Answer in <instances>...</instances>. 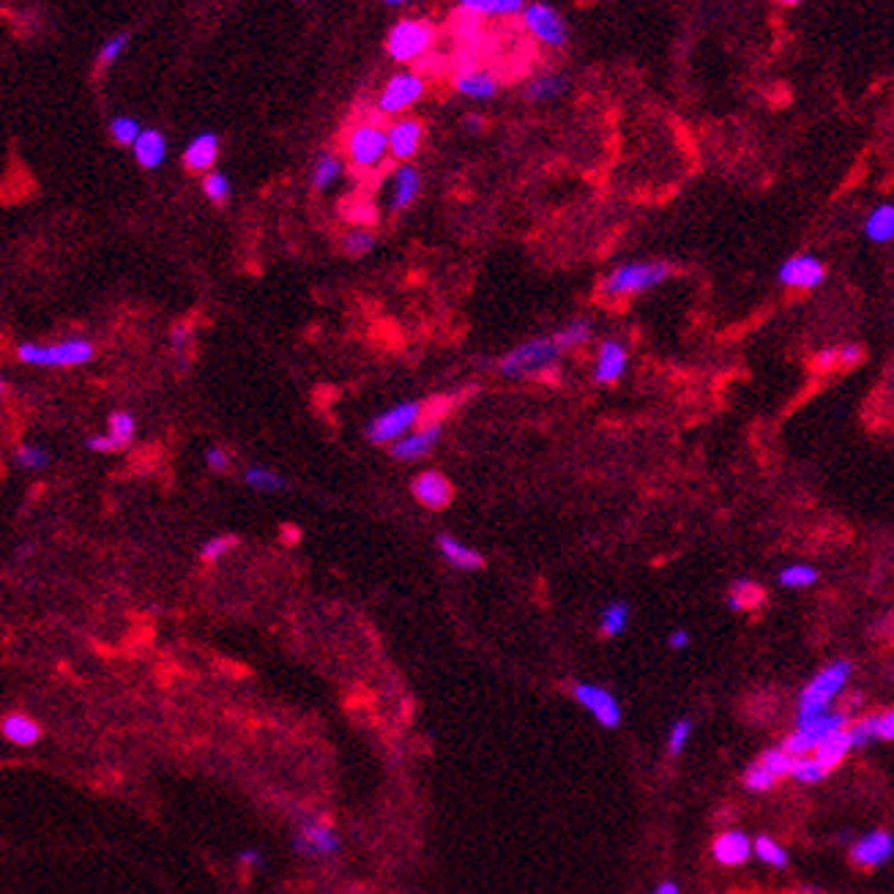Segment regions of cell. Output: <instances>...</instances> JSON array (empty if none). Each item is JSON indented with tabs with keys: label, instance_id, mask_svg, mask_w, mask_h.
I'll list each match as a JSON object with an SVG mask.
<instances>
[{
	"label": "cell",
	"instance_id": "32",
	"mask_svg": "<svg viewBox=\"0 0 894 894\" xmlns=\"http://www.w3.org/2000/svg\"><path fill=\"white\" fill-rule=\"evenodd\" d=\"M550 340L555 342V348L561 350H577V348H586L588 342L594 340V320L591 318H575L569 320L566 326L555 331Z\"/></svg>",
	"mask_w": 894,
	"mask_h": 894
},
{
	"label": "cell",
	"instance_id": "5",
	"mask_svg": "<svg viewBox=\"0 0 894 894\" xmlns=\"http://www.w3.org/2000/svg\"><path fill=\"white\" fill-rule=\"evenodd\" d=\"M93 356H96L93 342L83 340V337L52 342V345L22 342L20 348H17V359H20L22 364H31V367H52V370H61V367H83V364L93 361Z\"/></svg>",
	"mask_w": 894,
	"mask_h": 894
},
{
	"label": "cell",
	"instance_id": "29",
	"mask_svg": "<svg viewBox=\"0 0 894 894\" xmlns=\"http://www.w3.org/2000/svg\"><path fill=\"white\" fill-rule=\"evenodd\" d=\"M525 9L523 0H463L460 11L471 17L484 20H506V17H520Z\"/></svg>",
	"mask_w": 894,
	"mask_h": 894
},
{
	"label": "cell",
	"instance_id": "34",
	"mask_svg": "<svg viewBox=\"0 0 894 894\" xmlns=\"http://www.w3.org/2000/svg\"><path fill=\"white\" fill-rule=\"evenodd\" d=\"M629 616H632V607H629L624 599L610 602V605H605V610H602V616H599V632H602L605 638H616L621 632H627Z\"/></svg>",
	"mask_w": 894,
	"mask_h": 894
},
{
	"label": "cell",
	"instance_id": "4",
	"mask_svg": "<svg viewBox=\"0 0 894 894\" xmlns=\"http://www.w3.org/2000/svg\"><path fill=\"white\" fill-rule=\"evenodd\" d=\"M432 44H435V28L430 20L422 17H402L386 33V52L391 61L402 66L422 61L432 50Z\"/></svg>",
	"mask_w": 894,
	"mask_h": 894
},
{
	"label": "cell",
	"instance_id": "37",
	"mask_svg": "<svg viewBox=\"0 0 894 894\" xmlns=\"http://www.w3.org/2000/svg\"><path fill=\"white\" fill-rule=\"evenodd\" d=\"M375 247H378V236L372 230H367V227H356V230H348L342 236V252L350 257L370 255Z\"/></svg>",
	"mask_w": 894,
	"mask_h": 894
},
{
	"label": "cell",
	"instance_id": "58",
	"mask_svg": "<svg viewBox=\"0 0 894 894\" xmlns=\"http://www.w3.org/2000/svg\"><path fill=\"white\" fill-rule=\"evenodd\" d=\"M6 394V381H3V375H0V397Z\"/></svg>",
	"mask_w": 894,
	"mask_h": 894
},
{
	"label": "cell",
	"instance_id": "55",
	"mask_svg": "<svg viewBox=\"0 0 894 894\" xmlns=\"http://www.w3.org/2000/svg\"><path fill=\"white\" fill-rule=\"evenodd\" d=\"M668 646L673 648V651H684V648L689 646L687 629H673V632L668 635Z\"/></svg>",
	"mask_w": 894,
	"mask_h": 894
},
{
	"label": "cell",
	"instance_id": "15",
	"mask_svg": "<svg viewBox=\"0 0 894 894\" xmlns=\"http://www.w3.org/2000/svg\"><path fill=\"white\" fill-rule=\"evenodd\" d=\"M422 170L408 162V165H397L394 173L386 181V211L389 214H402L422 197Z\"/></svg>",
	"mask_w": 894,
	"mask_h": 894
},
{
	"label": "cell",
	"instance_id": "47",
	"mask_svg": "<svg viewBox=\"0 0 894 894\" xmlns=\"http://www.w3.org/2000/svg\"><path fill=\"white\" fill-rule=\"evenodd\" d=\"M233 547H236V539H233V536H225V534L211 536L206 545L200 547V558H203V561H208V564H214V561H219L222 555L230 553Z\"/></svg>",
	"mask_w": 894,
	"mask_h": 894
},
{
	"label": "cell",
	"instance_id": "40",
	"mask_svg": "<svg viewBox=\"0 0 894 894\" xmlns=\"http://www.w3.org/2000/svg\"><path fill=\"white\" fill-rule=\"evenodd\" d=\"M134 432H137V422H134L132 413L115 411L113 416H110L107 435H110V441H113L118 449H124V446H129V443H132Z\"/></svg>",
	"mask_w": 894,
	"mask_h": 894
},
{
	"label": "cell",
	"instance_id": "13",
	"mask_svg": "<svg viewBox=\"0 0 894 894\" xmlns=\"http://www.w3.org/2000/svg\"><path fill=\"white\" fill-rule=\"evenodd\" d=\"M826 277H829V268L812 252L791 255L777 268V282L788 290H818L826 282Z\"/></svg>",
	"mask_w": 894,
	"mask_h": 894
},
{
	"label": "cell",
	"instance_id": "23",
	"mask_svg": "<svg viewBox=\"0 0 894 894\" xmlns=\"http://www.w3.org/2000/svg\"><path fill=\"white\" fill-rule=\"evenodd\" d=\"M711 856H714V862L722 864V867H739V864L750 862L752 840L744 832H739V829L725 832L714 840V845H711Z\"/></svg>",
	"mask_w": 894,
	"mask_h": 894
},
{
	"label": "cell",
	"instance_id": "42",
	"mask_svg": "<svg viewBox=\"0 0 894 894\" xmlns=\"http://www.w3.org/2000/svg\"><path fill=\"white\" fill-rule=\"evenodd\" d=\"M230 192H233L230 175L222 173V170H211V173H206V178H203V195H206L211 203L222 206L227 197H230Z\"/></svg>",
	"mask_w": 894,
	"mask_h": 894
},
{
	"label": "cell",
	"instance_id": "11",
	"mask_svg": "<svg viewBox=\"0 0 894 894\" xmlns=\"http://www.w3.org/2000/svg\"><path fill=\"white\" fill-rule=\"evenodd\" d=\"M342 848V840L337 829L331 826L329 821H320V818H307V821L298 823L296 834H293V851L304 859H329Z\"/></svg>",
	"mask_w": 894,
	"mask_h": 894
},
{
	"label": "cell",
	"instance_id": "27",
	"mask_svg": "<svg viewBox=\"0 0 894 894\" xmlns=\"http://www.w3.org/2000/svg\"><path fill=\"white\" fill-rule=\"evenodd\" d=\"M435 542H438V550H441L446 564L457 566V569H463V572H476V569H482L484 566V555L479 553V550H473L471 545L460 542L457 536L438 534Z\"/></svg>",
	"mask_w": 894,
	"mask_h": 894
},
{
	"label": "cell",
	"instance_id": "39",
	"mask_svg": "<svg viewBox=\"0 0 894 894\" xmlns=\"http://www.w3.org/2000/svg\"><path fill=\"white\" fill-rule=\"evenodd\" d=\"M14 463L20 465L22 471H44L50 465V452L36 443H20L14 452Z\"/></svg>",
	"mask_w": 894,
	"mask_h": 894
},
{
	"label": "cell",
	"instance_id": "18",
	"mask_svg": "<svg viewBox=\"0 0 894 894\" xmlns=\"http://www.w3.org/2000/svg\"><path fill=\"white\" fill-rule=\"evenodd\" d=\"M575 700L583 706L586 711H591V717H594L602 728H618L621 725V706H618V700L613 692H607V689L596 687V684H575Z\"/></svg>",
	"mask_w": 894,
	"mask_h": 894
},
{
	"label": "cell",
	"instance_id": "44",
	"mask_svg": "<svg viewBox=\"0 0 894 894\" xmlns=\"http://www.w3.org/2000/svg\"><path fill=\"white\" fill-rule=\"evenodd\" d=\"M140 129H143V126L137 124V118H132V115H118V118L110 121V134H113V140L118 145H126V148H132Z\"/></svg>",
	"mask_w": 894,
	"mask_h": 894
},
{
	"label": "cell",
	"instance_id": "6",
	"mask_svg": "<svg viewBox=\"0 0 894 894\" xmlns=\"http://www.w3.org/2000/svg\"><path fill=\"white\" fill-rule=\"evenodd\" d=\"M424 411H427L424 400L397 402V405H391L378 416H372L370 424L364 427V438L372 446H391V443L400 441L402 435H408L422 424Z\"/></svg>",
	"mask_w": 894,
	"mask_h": 894
},
{
	"label": "cell",
	"instance_id": "2",
	"mask_svg": "<svg viewBox=\"0 0 894 894\" xmlns=\"http://www.w3.org/2000/svg\"><path fill=\"white\" fill-rule=\"evenodd\" d=\"M558 361H561V350L555 348V342L550 337H536L504 353L498 361V372L509 381H525L550 372L558 367Z\"/></svg>",
	"mask_w": 894,
	"mask_h": 894
},
{
	"label": "cell",
	"instance_id": "3",
	"mask_svg": "<svg viewBox=\"0 0 894 894\" xmlns=\"http://www.w3.org/2000/svg\"><path fill=\"white\" fill-rule=\"evenodd\" d=\"M853 673L851 659H840L832 662L829 668H823L815 679L804 687L802 698H799V711H796V725L807 722L812 717H821L826 711H832V700L843 692L845 681Z\"/></svg>",
	"mask_w": 894,
	"mask_h": 894
},
{
	"label": "cell",
	"instance_id": "28",
	"mask_svg": "<svg viewBox=\"0 0 894 894\" xmlns=\"http://www.w3.org/2000/svg\"><path fill=\"white\" fill-rule=\"evenodd\" d=\"M0 733L14 747H33V744H39V739H42L39 722L28 717V714H9V717H3Z\"/></svg>",
	"mask_w": 894,
	"mask_h": 894
},
{
	"label": "cell",
	"instance_id": "22",
	"mask_svg": "<svg viewBox=\"0 0 894 894\" xmlns=\"http://www.w3.org/2000/svg\"><path fill=\"white\" fill-rule=\"evenodd\" d=\"M848 730V736H851V744L853 750H859L864 744H870V741H892L894 739V711L886 709V711H875V714H867L862 717L859 722H853Z\"/></svg>",
	"mask_w": 894,
	"mask_h": 894
},
{
	"label": "cell",
	"instance_id": "1",
	"mask_svg": "<svg viewBox=\"0 0 894 894\" xmlns=\"http://www.w3.org/2000/svg\"><path fill=\"white\" fill-rule=\"evenodd\" d=\"M673 268L665 260H629L621 266L610 268L602 279V296L605 298H629L638 293L659 288L662 282H668Z\"/></svg>",
	"mask_w": 894,
	"mask_h": 894
},
{
	"label": "cell",
	"instance_id": "16",
	"mask_svg": "<svg viewBox=\"0 0 894 894\" xmlns=\"http://www.w3.org/2000/svg\"><path fill=\"white\" fill-rule=\"evenodd\" d=\"M443 438V427L438 422L424 424V427H416L408 435H402L400 441L391 443L389 454L397 460V463H419V460H427L438 443Z\"/></svg>",
	"mask_w": 894,
	"mask_h": 894
},
{
	"label": "cell",
	"instance_id": "43",
	"mask_svg": "<svg viewBox=\"0 0 894 894\" xmlns=\"http://www.w3.org/2000/svg\"><path fill=\"white\" fill-rule=\"evenodd\" d=\"M788 777H793L796 782H804V785H815V782L826 780V771L815 763L812 755H802V758L793 761L791 774H788Z\"/></svg>",
	"mask_w": 894,
	"mask_h": 894
},
{
	"label": "cell",
	"instance_id": "24",
	"mask_svg": "<svg viewBox=\"0 0 894 894\" xmlns=\"http://www.w3.org/2000/svg\"><path fill=\"white\" fill-rule=\"evenodd\" d=\"M862 233H864V238L870 241V244H875V247H886V244H892L894 203H889V200L875 203V206L867 211V216H864Z\"/></svg>",
	"mask_w": 894,
	"mask_h": 894
},
{
	"label": "cell",
	"instance_id": "9",
	"mask_svg": "<svg viewBox=\"0 0 894 894\" xmlns=\"http://www.w3.org/2000/svg\"><path fill=\"white\" fill-rule=\"evenodd\" d=\"M848 728V714L845 711H826L821 717H812L807 722H799L793 733L785 736L782 741V750L793 755V758H802V755H812V750L823 744V741L840 733V730Z\"/></svg>",
	"mask_w": 894,
	"mask_h": 894
},
{
	"label": "cell",
	"instance_id": "35",
	"mask_svg": "<svg viewBox=\"0 0 894 894\" xmlns=\"http://www.w3.org/2000/svg\"><path fill=\"white\" fill-rule=\"evenodd\" d=\"M818 569L812 564H788L782 566L780 575H777V583L782 588H793V591H799V588H810L818 583Z\"/></svg>",
	"mask_w": 894,
	"mask_h": 894
},
{
	"label": "cell",
	"instance_id": "21",
	"mask_svg": "<svg viewBox=\"0 0 894 894\" xmlns=\"http://www.w3.org/2000/svg\"><path fill=\"white\" fill-rule=\"evenodd\" d=\"M569 88H572L569 74L561 72V69H545V72H536L534 77H528L523 96L531 104H547L566 96Z\"/></svg>",
	"mask_w": 894,
	"mask_h": 894
},
{
	"label": "cell",
	"instance_id": "20",
	"mask_svg": "<svg viewBox=\"0 0 894 894\" xmlns=\"http://www.w3.org/2000/svg\"><path fill=\"white\" fill-rule=\"evenodd\" d=\"M894 853V837L884 829H875V832L859 837L851 848V862L862 870H875V867H884Z\"/></svg>",
	"mask_w": 894,
	"mask_h": 894
},
{
	"label": "cell",
	"instance_id": "57",
	"mask_svg": "<svg viewBox=\"0 0 894 894\" xmlns=\"http://www.w3.org/2000/svg\"><path fill=\"white\" fill-rule=\"evenodd\" d=\"M654 894H681V889H679V884H673V881H665V884H659L657 889H654Z\"/></svg>",
	"mask_w": 894,
	"mask_h": 894
},
{
	"label": "cell",
	"instance_id": "30",
	"mask_svg": "<svg viewBox=\"0 0 894 894\" xmlns=\"http://www.w3.org/2000/svg\"><path fill=\"white\" fill-rule=\"evenodd\" d=\"M342 175H345V159L334 151H323L312 165V186L318 192H331L342 181Z\"/></svg>",
	"mask_w": 894,
	"mask_h": 894
},
{
	"label": "cell",
	"instance_id": "48",
	"mask_svg": "<svg viewBox=\"0 0 894 894\" xmlns=\"http://www.w3.org/2000/svg\"><path fill=\"white\" fill-rule=\"evenodd\" d=\"M689 736H692V720H679L668 733V752L670 755H681L687 747Z\"/></svg>",
	"mask_w": 894,
	"mask_h": 894
},
{
	"label": "cell",
	"instance_id": "38",
	"mask_svg": "<svg viewBox=\"0 0 894 894\" xmlns=\"http://www.w3.org/2000/svg\"><path fill=\"white\" fill-rule=\"evenodd\" d=\"M752 853H755L763 864H769V867H777V870H785V867H788V851H785L777 840L766 837V834L755 837Z\"/></svg>",
	"mask_w": 894,
	"mask_h": 894
},
{
	"label": "cell",
	"instance_id": "31",
	"mask_svg": "<svg viewBox=\"0 0 894 894\" xmlns=\"http://www.w3.org/2000/svg\"><path fill=\"white\" fill-rule=\"evenodd\" d=\"M851 750H853V744H851V736H848V730H840V733L829 736V739L823 741V744H818V747L812 750V758H815V763H818V766H821V769L829 774V771L837 769V766H840V763L848 758V752Z\"/></svg>",
	"mask_w": 894,
	"mask_h": 894
},
{
	"label": "cell",
	"instance_id": "45",
	"mask_svg": "<svg viewBox=\"0 0 894 894\" xmlns=\"http://www.w3.org/2000/svg\"><path fill=\"white\" fill-rule=\"evenodd\" d=\"M793 761H796V758H793V755H788V752L782 750V747L766 750L761 758H758V763H763V766H766V769H769L771 774L777 777V780H782V777H788V774H791Z\"/></svg>",
	"mask_w": 894,
	"mask_h": 894
},
{
	"label": "cell",
	"instance_id": "26",
	"mask_svg": "<svg viewBox=\"0 0 894 894\" xmlns=\"http://www.w3.org/2000/svg\"><path fill=\"white\" fill-rule=\"evenodd\" d=\"M219 159V137L214 132L195 134L184 151V165L197 173H211Z\"/></svg>",
	"mask_w": 894,
	"mask_h": 894
},
{
	"label": "cell",
	"instance_id": "56",
	"mask_svg": "<svg viewBox=\"0 0 894 894\" xmlns=\"http://www.w3.org/2000/svg\"><path fill=\"white\" fill-rule=\"evenodd\" d=\"M463 126H465V132H482L484 129V121H482V115H465L463 118Z\"/></svg>",
	"mask_w": 894,
	"mask_h": 894
},
{
	"label": "cell",
	"instance_id": "49",
	"mask_svg": "<svg viewBox=\"0 0 894 894\" xmlns=\"http://www.w3.org/2000/svg\"><path fill=\"white\" fill-rule=\"evenodd\" d=\"M864 345L862 342H845L837 345V367H856L864 361Z\"/></svg>",
	"mask_w": 894,
	"mask_h": 894
},
{
	"label": "cell",
	"instance_id": "10",
	"mask_svg": "<svg viewBox=\"0 0 894 894\" xmlns=\"http://www.w3.org/2000/svg\"><path fill=\"white\" fill-rule=\"evenodd\" d=\"M424 93H427V83H424L422 74L408 72V69L394 72L378 93V113L389 115V118L408 115L413 104L422 102Z\"/></svg>",
	"mask_w": 894,
	"mask_h": 894
},
{
	"label": "cell",
	"instance_id": "50",
	"mask_svg": "<svg viewBox=\"0 0 894 894\" xmlns=\"http://www.w3.org/2000/svg\"><path fill=\"white\" fill-rule=\"evenodd\" d=\"M206 465L211 471H227L230 468V452L225 446H208L206 449Z\"/></svg>",
	"mask_w": 894,
	"mask_h": 894
},
{
	"label": "cell",
	"instance_id": "51",
	"mask_svg": "<svg viewBox=\"0 0 894 894\" xmlns=\"http://www.w3.org/2000/svg\"><path fill=\"white\" fill-rule=\"evenodd\" d=\"M238 864L244 870H260L266 864V859H263V853L257 851V848H244V851H238Z\"/></svg>",
	"mask_w": 894,
	"mask_h": 894
},
{
	"label": "cell",
	"instance_id": "46",
	"mask_svg": "<svg viewBox=\"0 0 894 894\" xmlns=\"http://www.w3.org/2000/svg\"><path fill=\"white\" fill-rule=\"evenodd\" d=\"M777 782L780 780H777V777H774V774H771V771L758 761L752 763L750 769L744 771V785H747L750 791H769V788H774Z\"/></svg>",
	"mask_w": 894,
	"mask_h": 894
},
{
	"label": "cell",
	"instance_id": "52",
	"mask_svg": "<svg viewBox=\"0 0 894 894\" xmlns=\"http://www.w3.org/2000/svg\"><path fill=\"white\" fill-rule=\"evenodd\" d=\"M815 367L818 370H832L837 367V345H826L815 353Z\"/></svg>",
	"mask_w": 894,
	"mask_h": 894
},
{
	"label": "cell",
	"instance_id": "19",
	"mask_svg": "<svg viewBox=\"0 0 894 894\" xmlns=\"http://www.w3.org/2000/svg\"><path fill=\"white\" fill-rule=\"evenodd\" d=\"M413 498L430 509V512H443L446 506L454 501V484L452 479L441 471H422L413 479Z\"/></svg>",
	"mask_w": 894,
	"mask_h": 894
},
{
	"label": "cell",
	"instance_id": "54",
	"mask_svg": "<svg viewBox=\"0 0 894 894\" xmlns=\"http://www.w3.org/2000/svg\"><path fill=\"white\" fill-rule=\"evenodd\" d=\"M192 342V326H175L173 329V348L184 353L186 345Z\"/></svg>",
	"mask_w": 894,
	"mask_h": 894
},
{
	"label": "cell",
	"instance_id": "36",
	"mask_svg": "<svg viewBox=\"0 0 894 894\" xmlns=\"http://www.w3.org/2000/svg\"><path fill=\"white\" fill-rule=\"evenodd\" d=\"M763 602V588L758 583H752V580H736L733 586H730V594H728V605L733 610H752L755 605H761Z\"/></svg>",
	"mask_w": 894,
	"mask_h": 894
},
{
	"label": "cell",
	"instance_id": "17",
	"mask_svg": "<svg viewBox=\"0 0 894 894\" xmlns=\"http://www.w3.org/2000/svg\"><path fill=\"white\" fill-rule=\"evenodd\" d=\"M452 88L457 96L471 99V102H493L501 93V80L498 74L482 66H465L452 77Z\"/></svg>",
	"mask_w": 894,
	"mask_h": 894
},
{
	"label": "cell",
	"instance_id": "8",
	"mask_svg": "<svg viewBox=\"0 0 894 894\" xmlns=\"http://www.w3.org/2000/svg\"><path fill=\"white\" fill-rule=\"evenodd\" d=\"M523 28L531 39L547 47V50H566L572 42V28L561 11L550 3H525Z\"/></svg>",
	"mask_w": 894,
	"mask_h": 894
},
{
	"label": "cell",
	"instance_id": "41",
	"mask_svg": "<svg viewBox=\"0 0 894 894\" xmlns=\"http://www.w3.org/2000/svg\"><path fill=\"white\" fill-rule=\"evenodd\" d=\"M129 42H132V39H129V33H113L110 39H104L102 47H99V52H96V63H99L102 69H110L113 63L121 61V55L126 52Z\"/></svg>",
	"mask_w": 894,
	"mask_h": 894
},
{
	"label": "cell",
	"instance_id": "12",
	"mask_svg": "<svg viewBox=\"0 0 894 894\" xmlns=\"http://www.w3.org/2000/svg\"><path fill=\"white\" fill-rule=\"evenodd\" d=\"M427 140V124L419 115H400L397 121L386 126V143H389V159L408 165L422 151Z\"/></svg>",
	"mask_w": 894,
	"mask_h": 894
},
{
	"label": "cell",
	"instance_id": "14",
	"mask_svg": "<svg viewBox=\"0 0 894 894\" xmlns=\"http://www.w3.org/2000/svg\"><path fill=\"white\" fill-rule=\"evenodd\" d=\"M627 372H629L627 342L618 340V337H605V340L596 345L594 367H591L594 383L596 386H616Z\"/></svg>",
	"mask_w": 894,
	"mask_h": 894
},
{
	"label": "cell",
	"instance_id": "53",
	"mask_svg": "<svg viewBox=\"0 0 894 894\" xmlns=\"http://www.w3.org/2000/svg\"><path fill=\"white\" fill-rule=\"evenodd\" d=\"M85 446H88V449H91V452H118V446H115L113 441H110V435H107V432H99V435H91V438H88V441H85Z\"/></svg>",
	"mask_w": 894,
	"mask_h": 894
},
{
	"label": "cell",
	"instance_id": "7",
	"mask_svg": "<svg viewBox=\"0 0 894 894\" xmlns=\"http://www.w3.org/2000/svg\"><path fill=\"white\" fill-rule=\"evenodd\" d=\"M345 156L361 173L381 170L389 159V143H386V126L375 121H361L345 137Z\"/></svg>",
	"mask_w": 894,
	"mask_h": 894
},
{
	"label": "cell",
	"instance_id": "33",
	"mask_svg": "<svg viewBox=\"0 0 894 894\" xmlns=\"http://www.w3.org/2000/svg\"><path fill=\"white\" fill-rule=\"evenodd\" d=\"M244 484L255 493H282V490H288V479L274 468H266V465H249L244 471Z\"/></svg>",
	"mask_w": 894,
	"mask_h": 894
},
{
	"label": "cell",
	"instance_id": "25",
	"mask_svg": "<svg viewBox=\"0 0 894 894\" xmlns=\"http://www.w3.org/2000/svg\"><path fill=\"white\" fill-rule=\"evenodd\" d=\"M132 154L137 165L145 170H156V167L165 165L167 137L159 129H140L137 140L132 143Z\"/></svg>",
	"mask_w": 894,
	"mask_h": 894
}]
</instances>
